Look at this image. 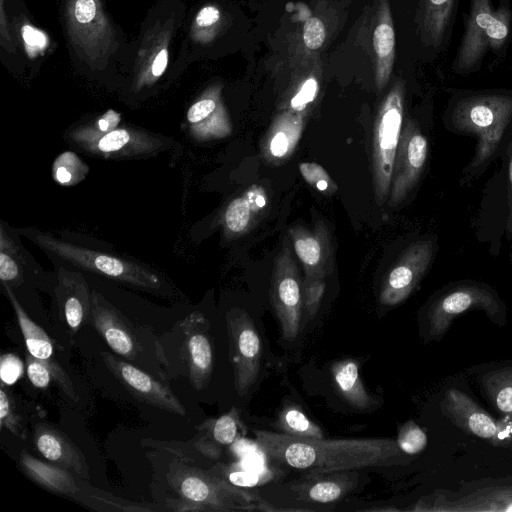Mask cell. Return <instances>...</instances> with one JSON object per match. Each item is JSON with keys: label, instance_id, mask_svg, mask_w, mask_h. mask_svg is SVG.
I'll return each mask as SVG.
<instances>
[{"label": "cell", "instance_id": "cell-1", "mask_svg": "<svg viewBox=\"0 0 512 512\" xmlns=\"http://www.w3.org/2000/svg\"><path fill=\"white\" fill-rule=\"evenodd\" d=\"M254 436L271 460L308 475L395 465L404 453L392 438H304L265 430Z\"/></svg>", "mask_w": 512, "mask_h": 512}, {"label": "cell", "instance_id": "cell-2", "mask_svg": "<svg viewBox=\"0 0 512 512\" xmlns=\"http://www.w3.org/2000/svg\"><path fill=\"white\" fill-rule=\"evenodd\" d=\"M511 119V95L479 94L457 102L451 116L453 127L477 137L475 156L468 169L470 175L491 161Z\"/></svg>", "mask_w": 512, "mask_h": 512}, {"label": "cell", "instance_id": "cell-3", "mask_svg": "<svg viewBox=\"0 0 512 512\" xmlns=\"http://www.w3.org/2000/svg\"><path fill=\"white\" fill-rule=\"evenodd\" d=\"M44 252L72 266L142 289L159 290L163 281L139 263L59 240L33 228L18 230Z\"/></svg>", "mask_w": 512, "mask_h": 512}, {"label": "cell", "instance_id": "cell-4", "mask_svg": "<svg viewBox=\"0 0 512 512\" xmlns=\"http://www.w3.org/2000/svg\"><path fill=\"white\" fill-rule=\"evenodd\" d=\"M167 478L181 497L200 505L204 511L277 510L258 495L232 484L215 472L175 463L171 465Z\"/></svg>", "mask_w": 512, "mask_h": 512}, {"label": "cell", "instance_id": "cell-5", "mask_svg": "<svg viewBox=\"0 0 512 512\" xmlns=\"http://www.w3.org/2000/svg\"><path fill=\"white\" fill-rule=\"evenodd\" d=\"M512 25V11L507 2L492 9L490 0H471L464 34L453 69L468 73L477 67L487 50L500 51L507 43Z\"/></svg>", "mask_w": 512, "mask_h": 512}, {"label": "cell", "instance_id": "cell-6", "mask_svg": "<svg viewBox=\"0 0 512 512\" xmlns=\"http://www.w3.org/2000/svg\"><path fill=\"white\" fill-rule=\"evenodd\" d=\"M405 83L397 79L379 106L373 136L372 175L375 199L389 197L394 160L403 127Z\"/></svg>", "mask_w": 512, "mask_h": 512}, {"label": "cell", "instance_id": "cell-7", "mask_svg": "<svg viewBox=\"0 0 512 512\" xmlns=\"http://www.w3.org/2000/svg\"><path fill=\"white\" fill-rule=\"evenodd\" d=\"M303 283L292 257L288 241L274 260L270 302L278 319L282 337L288 342L294 341L301 330L303 311Z\"/></svg>", "mask_w": 512, "mask_h": 512}, {"label": "cell", "instance_id": "cell-8", "mask_svg": "<svg viewBox=\"0 0 512 512\" xmlns=\"http://www.w3.org/2000/svg\"><path fill=\"white\" fill-rule=\"evenodd\" d=\"M91 322L96 331L108 346L119 356L139 368H149L143 360H148V337L142 328L136 329L133 324L100 293L91 292Z\"/></svg>", "mask_w": 512, "mask_h": 512}, {"label": "cell", "instance_id": "cell-9", "mask_svg": "<svg viewBox=\"0 0 512 512\" xmlns=\"http://www.w3.org/2000/svg\"><path fill=\"white\" fill-rule=\"evenodd\" d=\"M226 324L234 387L239 396H244L258 378L262 343L252 318L245 310L230 309L226 313Z\"/></svg>", "mask_w": 512, "mask_h": 512}, {"label": "cell", "instance_id": "cell-10", "mask_svg": "<svg viewBox=\"0 0 512 512\" xmlns=\"http://www.w3.org/2000/svg\"><path fill=\"white\" fill-rule=\"evenodd\" d=\"M68 137L87 153L112 159L152 155L163 147L159 137L130 127L118 126L106 133H95L79 126L68 132Z\"/></svg>", "mask_w": 512, "mask_h": 512}, {"label": "cell", "instance_id": "cell-11", "mask_svg": "<svg viewBox=\"0 0 512 512\" xmlns=\"http://www.w3.org/2000/svg\"><path fill=\"white\" fill-rule=\"evenodd\" d=\"M180 336L178 355L184 365V374L196 390H203L210 382L214 369V349L210 323L195 311L176 327Z\"/></svg>", "mask_w": 512, "mask_h": 512}, {"label": "cell", "instance_id": "cell-12", "mask_svg": "<svg viewBox=\"0 0 512 512\" xmlns=\"http://www.w3.org/2000/svg\"><path fill=\"white\" fill-rule=\"evenodd\" d=\"M428 153V142L418 124L407 119L394 160L391 187L388 197L390 206L399 205L414 189L423 172Z\"/></svg>", "mask_w": 512, "mask_h": 512}, {"label": "cell", "instance_id": "cell-13", "mask_svg": "<svg viewBox=\"0 0 512 512\" xmlns=\"http://www.w3.org/2000/svg\"><path fill=\"white\" fill-rule=\"evenodd\" d=\"M435 253L432 240H419L408 246L383 281L379 301L394 306L403 302L419 284Z\"/></svg>", "mask_w": 512, "mask_h": 512}, {"label": "cell", "instance_id": "cell-14", "mask_svg": "<svg viewBox=\"0 0 512 512\" xmlns=\"http://www.w3.org/2000/svg\"><path fill=\"white\" fill-rule=\"evenodd\" d=\"M107 368L125 389L138 400L156 408L185 415V408L166 384L136 365L117 356L102 352Z\"/></svg>", "mask_w": 512, "mask_h": 512}, {"label": "cell", "instance_id": "cell-15", "mask_svg": "<svg viewBox=\"0 0 512 512\" xmlns=\"http://www.w3.org/2000/svg\"><path fill=\"white\" fill-rule=\"evenodd\" d=\"M472 309L496 314L499 303L490 289L479 285H463L444 293L433 302L428 312L430 336L441 337L455 317Z\"/></svg>", "mask_w": 512, "mask_h": 512}, {"label": "cell", "instance_id": "cell-16", "mask_svg": "<svg viewBox=\"0 0 512 512\" xmlns=\"http://www.w3.org/2000/svg\"><path fill=\"white\" fill-rule=\"evenodd\" d=\"M2 286L15 312L28 353L34 358L45 363L50 369L53 379H55L64 393L72 400L77 401L78 396L73 383L68 377L66 371L58 362L57 358L54 356L53 342L50 337L27 315L17 300L11 286L8 284H2Z\"/></svg>", "mask_w": 512, "mask_h": 512}, {"label": "cell", "instance_id": "cell-17", "mask_svg": "<svg viewBox=\"0 0 512 512\" xmlns=\"http://www.w3.org/2000/svg\"><path fill=\"white\" fill-rule=\"evenodd\" d=\"M294 252L301 262L305 278H325L332 265L333 248L326 224L318 220L314 229L297 225L289 229Z\"/></svg>", "mask_w": 512, "mask_h": 512}, {"label": "cell", "instance_id": "cell-18", "mask_svg": "<svg viewBox=\"0 0 512 512\" xmlns=\"http://www.w3.org/2000/svg\"><path fill=\"white\" fill-rule=\"evenodd\" d=\"M188 129L199 141L222 139L232 132L229 114L221 99V87L214 86L190 106L187 112Z\"/></svg>", "mask_w": 512, "mask_h": 512}, {"label": "cell", "instance_id": "cell-19", "mask_svg": "<svg viewBox=\"0 0 512 512\" xmlns=\"http://www.w3.org/2000/svg\"><path fill=\"white\" fill-rule=\"evenodd\" d=\"M55 294L67 327L77 332L91 316V292L82 274L60 267Z\"/></svg>", "mask_w": 512, "mask_h": 512}, {"label": "cell", "instance_id": "cell-20", "mask_svg": "<svg viewBox=\"0 0 512 512\" xmlns=\"http://www.w3.org/2000/svg\"><path fill=\"white\" fill-rule=\"evenodd\" d=\"M372 44L375 84L382 90L390 80L395 60V31L389 0H375Z\"/></svg>", "mask_w": 512, "mask_h": 512}, {"label": "cell", "instance_id": "cell-21", "mask_svg": "<svg viewBox=\"0 0 512 512\" xmlns=\"http://www.w3.org/2000/svg\"><path fill=\"white\" fill-rule=\"evenodd\" d=\"M37 450L48 461L65 468L83 479L89 477V468L81 450L58 429L44 423L34 430Z\"/></svg>", "mask_w": 512, "mask_h": 512}, {"label": "cell", "instance_id": "cell-22", "mask_svg": "<svg viewBox=\"0 0 512 512\" xmlns=\"http://www.w3.org/2000/svg\"><path fill=\"white\" fill-rule=\"evenodd\" d=\"M304 126V112L291 109L278 114L262 143L265 159L279 164L288 159L296 149Z\"/></svg>", "mask_w": 512, "mask_h": 512}, {"label": "cell", "instance_id": "cell-23", "mask_svg": "<svg viewBox=\"0 0 512 512\" xmlns=\"http://www.w3.org/2000/svg\"><path fill=\"white\" fill-rule=\"evenodd\" d=\"M442 407L447 417L467 432L483 439H493L498 433L493 418L458 389L446 391Z\"/></svg>", "mask_w": 512, "mask_h": 512}, {"label": "cell", "instance_id": "cell-24", "mask_svg": "<svg viewBox=\"0 0 512 512\" xmlns=\"http://www.w3.org/2000/svg\"><path fill=\"white\" fill-rule=\"evenodd\" d=\"M350 471L305 474L291 489L302 501L316 503L335 502L356 486L357 475Z\"/></svg>", "mask_w": 512, "mask_h": 512}, {"label": "cell", "instance_id": "cell-25", "mask_svg": "<svg viewBox=\"0 0 512 512\" xmlns=\"http://www.w3.org/2000/svg\"><path fill=\"white\" fill-rule=\"evenodd\" d=\"M19 465L23 473L42 488L57 495L76 499L80 487L71 471L53 463L43 462L25 450L20 453Z\"/></svg>", "mask_w": 512, "mask_h": 512}, {"label": "cell", "instance_id": "cell-26", "mask_svg": "<svg viewBox=\"0 0 512 512\" xmlns=\"http://www.w3.org/2000/svg\"><path fill=\"white\" fill-rule=\"evenodd\" d=\"M239 428V413L233 407L217 419H209L198 427L199 437L195 441V447L205 456L217 459L223 448L236 441Z\"/></svg>", "mask_w": 512, "mask_h": 512}, {"label": "cell", "instance_id": "cell-27", "mask_svg": "<svg viewBox=\"0 0 512 512\" xmlns=\"http://www.w3.org/2000/svg\"><path fill=\"white\" fill-rule=\"evenodd\" d=\"M267 195L259 185L251 186L242 196L233 199L224 213V226L229 235H242L255 216L266 206Z\"/></svg>", "mask_w": 512, "mask_h": 512}, {"label": "cell", "instance_id": "cell-28", "mask_svg": "<svg viewBox=\"0 0 512 512\" xmlns=\"http://www.w3.org/2000/svg\"><path fill=\"white\" fill-rule=\"evenodd\" d=\"M454 5L455 0H420L419 29L427 44L437 47L442 42Z\"/></svg>", "mask_w": 512, "mask_h": 512}, {"label": "cell", "instance_id": "cell-29", "mask_svg": "<svg viewBox=\"0 0 512 512\" xmlns=\"http://www.w3.org/2000/svg\"><path fill=\"white\" fill-rule=\"evenodd\" d=\"M331 373L336 389L351 406L360 410L372 406V399L360 378L356 361H338L331 367Z\"/></svg>", "mask_w": 512, "mask_h": 512}, {"label": "cell", "instance_id": "cell-30", "mask_svg": "<svg viewBox=\"0 0 512 512\" xmlns=\"http://www.w3.org/2000/svg\"><path fill=\"white\" fill-rule=\"evenodd\" d=\"M21 243L4 227H0V280L2 284L18 285L23 280L24 267L28 264Z\"/></svg>", "mask_w": 512, "mask_h": 512}, {"label": "cell", "instance_id": "cell-31", "mask_svg": "<svg viewBox=\"0 0 512 512\" xmlns=\"http://www.w3.org/2000/svg\"><path fill=\"white\" fill-rule=\"evenodd\" d=\"M483 384L496 407L512 420V367L489 372Z\"/></svg>", "mask_w": 512, "mask_h": 512}, {"label": "cell", "instance_id": "cell-32", "mask_svg": "<svg viewBox=\"0 0 512 512\" xmlns=\"http://www.w3.org/2000/svg\"><path fill=\"white\" fill-rule=\"evenodd\" d=\"M277 426L283 433L304 438H323L321 428L294 405L283 408Z\"/></svg>", "mask_w": 512, "mask_h": 512}, {"label": "cell", "instance_id": "cell-33", "mask_svg": "<svg viewBox=\"0 0 512 512\" xmlns=\"http://www.w3.org/2000/svg\"><path fill=\"white\" fill-rule=\"evenodd\" d=\"M88 172L89 167L71 151L61 153L52 166L53 178L62 186L76 185L86 177Z\"/></svg>", "mask_w": 512, "mask_h": 512}, {"label": "cell", "instance_id": "cell-34", "mask_svg": "<svg viewBox=\"0 0 512 512\" xmlns=\"http://www.w3.org/2000/svg\"><path fill=\"white\" fill-rule=\"evenodd\" d=\"M76 499L84 504H87L88 507L97 509V510H112V511H153L156 508L153 507H145L143 505H139V503H132L125 501L121 498H116L110 494H107L102 491H98L95 489H91L90 492L80 491L76 497Z\"/></svg>", "mask_w": 512, "mask_h": 512}, {"label": "cell", "instance_id": "cell-35", "mask_svg": "<svg viewBox=\"0 0 512 512\" xmlns=\"http://www.w3.org/2000/svg\"><path fill=\"white\" fill-rule=\"evenodd\" d=\"M0 426L19 438L25 439L27 437L21 415L3 383L0 389Z\"/></svg>", "mask_w": 512, "mask_h": 512}, {"label": "cell", "instance_id": "cell-36", "mask_svg": "<svg viewBox=\"0 0 512 512\" xmlns=\"http://www.w3.org/2000/svg\"><path fill=\"white\" fill-rule=\"evenodd\" d=\"M396 441L405 454L415 455L426 447L427 436L415 422L408 421L399 429Z\"/></svg>", "mask_w": 512, "mask_h": 512}, {"label": "cell", "instance_id": "cell-37", "mask_svg": "<svg viewBox=\"0 0 512 512\" xmlns=\"http://www.w3.org/2000/svg\"><path fill=\"white\" fill-rule=\"evenodd\" d=\"M300 174L312 187L318 191L331 195L337 190V186L327 171L314 162H301L298 165Z\"/></svg>", "mask_w": 512, "mask_h": 512}, {"label": "cell", "instance_id": "cell-38", "mask_svg": "<svg viewBox=\"0 0 512 512\" xmlns=\"http://www.w3.org/2000/svg\"><path fill=\"white\" fill-rule=\"evenodd\" d=\"M325 287V278H304L302 286L303 308L306 309L310 316L315 315L317 312L325 291Z\"/></svg>", "mask_w": 512, "mask_h": 512}, {"label": "cell", "instance_id": "cell-39", "mask_svg": "<svg viewBox=\"0 0 512 512\" xmlns=\"http://www.w3.org/2000/svg\"><path fill=\"white\" fill-rule=\"evenodd\" d=\"M319 82L314 75L307 77L290 100V108L296 112H304L318 94Z\"/></svg>", "mask_w": 512, "mask_h": 512}, {"label": "cell", "instance_id": "cell-40", "mask_svg": "<svg viewBox=\"0 0 512 512\" xmlns=\"http://www.w3.org/2000/svg\"><path fill=\"white\" fill-rule=\"evenodd\" d=\"M24 364L21 359L12 354H3L0 359V377L5 385H12L23 376Z\"/></svg>", "mask_w": 512, "mask_h": 512}, {"label": "cell", "instance_id": "cell-41", "mask_svg": "<svg viewBox=\"0 0 512 512\" xmlns=\"http://www.w3.org/2000/svg\"><path fill=\"white\" fill-rule=\"evenodd\" d=\"M26 372L30 382L37 388L47 387L53 378L48 366L29 353L26 355Z\"/></svg>", "mask_w": 512, "mask_h": 512}, {"label": "cell", "instance_id": "cell-42", "mask_svg": "<svg viewBox=\"0 0 512 512\" xmlns=\"http://www.w3.org/2000/svg\"><path fill=\"white\" fill-rule=\"evenodd\" d=\"M305 45L310 49H318L325 39V29L322 22L317 18L309 19L303 32Z\"/></svg>", "mask_w": 512, "mask_h": 512}, {"label": "cell", "instance_id": "cell-43", "mask_svg": "<svg viewBox=\"0 0 512 512\" xmlns=\"http://www.w3.org/2000/svg\"><path fill=\"white\" fill-rule=\"evenodd\" d=\"M22 36L28 51L32 54L47 46V37L45 34L30 25L23 27Z\"/></svg>", "mask_w": 512, "mask_h": 512}, {"label": "cell", "instance_id": "cell-44", "mask_svg": "<svg viewBox=\"0 0 512 512\" xmlns=\"http://www.w3.org/2000/svg\"><path fill=\"white\" fill-rule=\"evenodd\" d=\"M120 115L113 110L107 111L99 117L94 123L84 125L87 129L95 133H106L118 127Z\"/></svg>", "mask_w": 512, "mask_h": 512}, {"label": "cell", "instance_id": "cell-45", "mask_svg": "<svg viewBox=\"0 0 512 512\" xmlns=\"http://www.w3.org/2000/svg\"><path fill=\"white\" fill-rule=\"evenodd\" d=\"M220 17V10L216 6L208 5L198 12L195 23L199 28L210 29L218 24Z\"/></svg>", "mask_w": 512, "mask_h": 512}, {"label": "cell", "instance_id": "cell-46", "mask_svg": "<svg viewBox=\"0 0 512 512\" xmlns=\"http://www.w3.org/2000/svg\"><path fill=\"white\" fill-rule=\"evenodd\" d=\"M224 478L234 485L246 487L259 483V478H261V476L243 469H234L230 470L227 476Z\"/></svg>", "mask_w": 512, "mask_h": 512}, {"label": "cell", "instance_id": "cell-47", "mask_svg": "<svg viewBox=\"0 0 512 512\" xmlns=\"http://www.w3.org/2000/svg\"><path fill=\"white\" fill-rule=\"evenodd\" d=\"M508 204L509 214L507 220V229L512 235V141L508 147Z\"/></svg>", "mask_w": 512, "mask_h": 512}, {"label": "cell", "instance_id": "cell-48", "mask_svg": "<svg viewBox=\"0 0 512 512\" xmlns=\"http://www.w3.org/2000/svg\"><path fill=\"white\" fill-rule=\"evenodd\" d=\"M168 53L166 49L159 51L153 60L151 74L154 77H160L167 67Z\"/></svg>", "mask_w": 512, "mask_h": 512}]
</instances>
